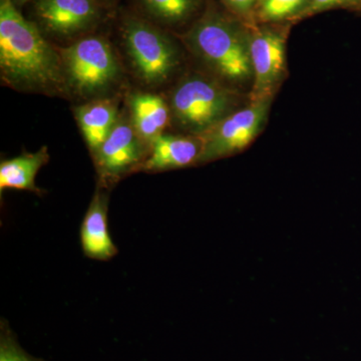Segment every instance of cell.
<instances>
[{"mask_svg":"<svg viewBox=\"0 0 361 361\" xmlns=\"http://www.w3.org/2000/svg\"><path fill=\"white\" fill-rule=\"evenodd\" d=\"M0 68L2 78L21 87H51L61 80V61L11 0L0 4Z\"/></svg>","mask_w":361,"mask_h":361,"instance_id":"1","label":"cell"},{"mask_svg":"<svg viewBox=\"0 0 361 361\" xmlns=\"http://www.w3.org/2000/svg\"><path fill=\"white\" fill-rule=\"evenodd\" d=\"M190 39L197 54L223 77L238 80L251 75L249 45L224 21H202Z\"/></svg>","mask_w":361,"mask_h":361,"instance_id":"2","label":"cell"},{"mask_svg":"<svg viewBox=\"0 0 361 361\" xmlns=\"http://www.w3.org/2000/svg\"><path fill=\"white\" fill-rule=\"evenodd\" d=\"M173 111L183 127L195 133L211 130L224 120L231 106L226 90L201 78L183 82L172 97Z\"/></svg>","mask_w":361,"mask_h":361,"instance_id":"3","label":"cell"},{"mask_svg":"<svg viewBox=\"0 0 361 361\" xmlns=\"http://www.w3.org/2000/svg\"><path fill=\"white\" fill-rule=\"evenodd\" d=\"M63 63L73 85L84 92L104 89L118 75V63L110 44L87 37L63 51Z\"/></svg>","mask_w":361,"mask_h":361,"instance_id":"4","label":"cell"},{"mask_svg":"<svg viewBox=\"0 0 361 361\" xmlns=\"http://www.w3.org/2000/svg\"><path fill=\"white\" fill-rule=\"evenodd\" d=\"M125 39L135 70L147 82L158 84L167 80L177 66V54L160 32L133 21L126 28Z\"/></svg>","mask_w":361,"mask_h":361,"instance_id":"5","label":"cell"},{"mask_svg":"<svg viewBox=\"0 0 361 361\" xmlns=\"http://www.w3.org/2000/svg\"><path fill=\"white\" fill-rule=\"evenodd\" d=\"M269 103L259 101L250 106L226 116L213 128L202 144L199 161L215 160L248 146L260 132L267 116Z\"/></svg>","mask_w":361,"mask_h":361,"instance_id":"6","label":"cell"},{"mask_svg":"<svg viewBox=\"0 0 361 361\" xmlns=\"http://www.w3.org/2000/svg\"><path fill=\"white\" fill-rule=\"evenodd\" d=\"M135 130L128 123H116L94 155L97 170L104 180H116L141 161L142 148Z\"/></svg>","mask_w":361,"mask_h":361,"instance_id":"7","label":"cell"},{"mask_svg":"<svg viewBox=\"0 0 361 361\" xmlns=\"http://www.w3.org/2000/svg\"><path fill=\"white\" fill-rule=\"evenodd\" d=\"M108 212V196L97 190L80 226V244L87 258L109 261L118 254L109 229Z\"/></svg>","mask_w":361,"mask_h":361,"instance_id":"8","label":"cell"},{"mask_svg":"<svg viewBox=\"0 0 361 361\" xmlns=\"http://www.w3.org/2000/svg\"><path fill=\"white\" fill-rule=\"evenodd\" d=\"M252 71L255 77V90L266 92L277 82L284 70V40L276 33L262 32L249 44Z\"/></svg>","mask_w":361,"mask_h":361,"instance_id":"9","label":"cell"},{"mask_svg":"<svg viewBox=\"0 0 361 361\" xmlns=\"http://www.w3.org/2000/svg\"><path fill=\"white\" fill-rule=\"evenodd\" d=\"M97 9L92 0H39L37 14L45 26L61 35H71L90 25Z\"/></svg>","mask_w":361,"mask_h":361,"instance_id":"10","label":"cell"},{"mask_svg":"<svg viewBox=\"0 0 361 361\" xmlns=\"http://www.w3.org/2000/svg\"><path fill=\"white\" fill-rule=\"evenodd\" d=\"M202 145L188 137L160 135L152 141L151 155L142 168L147 171H164L184 168L199 161Z\"/></svg>","mask_w":361,"mask_h":361,"instance_id":"11","label":"cell"},{"mask_svg":"<svg viewBox=\"0 0 361 361\" xmlns=\"http://www.w3.org/2000/svg\"><path fill=\"white\" fill-rule=\"evenodd\" d=\"M49 160L47 148L42 147L35 153H25L2 161L0 165V191L16 189L39 193V189L35 185V178Z\"/></svg>","mask_w":361,"mask_h":361,"instance_id":"12","label":"cell"},{"mask_svg":"<svg viewBox=\"0 0 361 361\" xmlns=\"http://www.w3.org/2000/svg\"><path fill=\"white\" fill-rule=\"evenodd\" d=\"M130 104L135 132L142 139L153 141L167 126V104L157 94L142 92L130 97Z\"/></svg>","mask_w":361,"mask_h":361,"instance_id":"13","label":"cell"},{"mask_svg":"<svg viewBox=\"0 0 361 361\" xmlns=\"http://www.w3.org/2000/svg\"><path fill=\"white\" fill-rule=\"evenodd\" d=\"M78 122L85 141L96 153L116 125V110L109 102L85 104L77 109Z\"/></svg>","mask_w":361,"mask_h":361,"instance_id":"14","label":"cell"},{"mask_svg":"<svg viewBox=\"0 0 361 361\" xmlns=\"http://www.w3.org/2000/svg\"><path fill=\"white\" fill-rule=\"evenodd\" d=\"M152 13L166 20H179L192 7L193 0H144Z\"/></svg>","mask_w":361,"mask_h":361,"instance_id":"15","label":"cell"},{"mask_svg":"<svg viewBox=\"0 0 361 361\" xmlns=\"http://www.w3.org/2000/svg\"><path fill=\"white\" fill-rule=\"evenodd\" d=\"M0 361H44L25 353L16 341L6 322H1L0 329Z\"/></svg>","mask_w":361,"mask_h":361,"instance_id":"16","label":"cell"},{"mask_svg":"<svg viewBox=\"0 0 361 361\" xmlns=\"http://www.w3.org/2000/svg\"><path fill=\"white\" fill-rule=\"evenodd\" d=\"M306 0H264L262 13L269 20H280L297 11Z\"/></svg>","mask_w":361,"mask_h":361,"instance_id":"17","label":"cell"},{"mask_svg":"<svg viewBox=\"0 0 361 361\" xmlns=\"http://www.w3.org/2000/svg\"><path fill=\"white\" fill-rule=\"evenodd\" d=\"M348 1L350 0H313L312 7L314 9L325 8V7L336 6Z\"/></svg>","mask_w":361,"mask_h":361,"instance_id":"18","label":"cell"},{"mask_svg":"<svg viewBox=\"0 0 361 361\" xmlns=\"http://www.w3.org/2000/svg\"><path fill=\"white\" fill-rule=\"evenodd\" d=\"M230 4L235 8L238 9V11H247V9L250 8L252 6H253L254 2L256 0H227Z\"/></svg>","mask_w":361,"mask_h":361,"instance_id":"19","label":"cell"},{"mask_svg":"<svg viewBox=\"0 0 361 361\" xmlns=\"http://www.w3.org/2000/svg\"><path fill=\"white\" fill-rule=\"evenodd\" d=\"M27 1V0H16V4H23V2Z\"/></svg>","mask_w":361,"mask_h":361,"instance_id":"20","label":"cell"}]
</instances>
